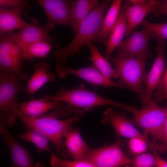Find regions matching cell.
Segmentation results:
<instances>
[{
    "label": "cell",
    "mask_w": 167,
    "mask_h": 167,
    "mask_svg": "<svg viewBox=\"0 0 167 167\" xmlns=\"http://www.w3.org/2000/svg\"><path fill=\"white\" fill-rule=\"evenodd\" d=\"M34 72L29 78L26 88L27 94L32 98L34 94L42 86L48 82H54L55 77L52 72H49L50 67L45 62L35 64L33 66Z\"/></svg>",
    "instance_id": "19"
},
{
    "label": "cell",
    "mask_w": 167,
    "mask_h": 167,
    "mask_svg": "<svg viewBox=\"0 0 167 167\" xmlns=\"http://www.w3.org/2000/svg\"><path fill=\"white\" fill-rule=\"evenodd\" d=\"M19 81L14 76L0 75V114L15 115L19 104L18 94L26 91Z\"/></svg>",
    "instance_id": "9"
},
{
    "label": "cell",
    "mask_w": 167,
    "mask_h": 167,
    "mask_svg": "<svg viewBox=\"0 0 167 167\" xmlns=\"http://www.w3.org/2000/svg\"><path fill=\"white\" fill-rule=\"evenodd\" d=\"M19 47L23 59L31 60L35 58H42L46 57L52 48H59V44L55 45L45 41H39L32 43Z\"/></svg>",
    "instance_id": "24"
},
{
    "label": "cell",
    "mask_w": 167,
    "mask_h": 167,
    "mask_svg": "<svg viewBox=\"0 0 167 167\" xmlns=\"http://www.w3.org/2000/svg\"><path fill=\"white\" fill-rule=\"evenodd\" d=\"M11 32L0 38V75L14 76L20 81L27 82L29 79L27 75L11 53Z\"/></svg>",
    "instance_id": "13"
},
{
    "label": "cell",
    "mask_w": 167,
    "mask_h": 167,
    "mask_svg": "<svg viewBox=\"0 0 167 167\" xmlns=\"http://www.w3.org/2000/svg\"><path fill=\"white\" fill-rule=\"evenodd\" d=\"M131 162L124 167H154L156 165V160L154 154L143 153L135 156Z\"/></svg>",
    "instance_id": "29"
},
{
    "label": "cell",
    "mask_w": 167,
    "mask_h": 167,
    "mask_svg": "<svg viewBox=\"0 0 167 167\" xmlns=\"http://www.w3.org/2000/svg\"><path fill=\"white\" fill-rule=\"evenodd\" d=\"M47 17L45 26L49 30L57 25L72 27L71 9L73 1L70 0H38Z\"/></svg>",
    "instance_id": "10"
},
{
    "label": "cell",
    "mask_w": 167,
    "mask_h": 167,
    "mask_svg": "<svg viewBox=\"0 0 167 167\" xmlns=\"http://www.w3.org/2000/svg\"><path fill=\"white\" fill-rule=\"evenodd\" d=\"M0 7L18 9L21 11L22 15L28 20L31 23L39 24L38 20L29 15L25 12V8L31 9V7L28 2L25 0H0Z\"/></svg>",
    "instance_id": "27"
},
{
    "label": "cell",
    "mask_w": 167,
    "mask_h": 167,
    "mask_svg": "<svg viewBox=\"0 0 167 167\" xmlns=\"http://www.w3.org/2000/svg\"><path fill=\"white\" fill-rule=\"evenodd\" d=\"M152 54L136 58L122 55L118 54L111 61L119 73V79L117 83L129 88L135 92L141 100L144 91V78L145 70L148 60Z\"/></svg>",
    "instance_id": "4"
},
{
    "label": "cell",
    "mask_w": 167,
    "mask_h": 167,
    "mask_svg": "<svg viewBox=\"0 0 167 167\" xmlns=\"http://www.w3.org/2000/svg\"><path fill=\"white\" fill-rule=\"evenodd\" d=\"M111 1L104 0L83 21L77 34L66 46L58 48L54 54L57 63L65 65L68 59L79 52L85 45L98 42L105 12Z\"/></svg>",
    "instance_id": "2"
},
{
    "label": "cell",
    "mask_w": 167,
    "mask_h": 167,
    "mask_svg": "<svg viewBox=\"0 0 167 167\" xmlns=\"http://www.w3.org/2000/svg\"><path fill=\"white\" fill-rule=\"evenodd\" d=\"M121 0H114L103 18L98 42H103L106 45L107 39L117 21L121 6Z\"/></svg>",
    "instance_id": "23"
},
{
    "label": "cell",
    "mask_w": 167,
    "mask_h": 167,
    "mask_svg": "<svg viewBox=\"0 0 167 167\" xmlns=\"http://www.w3.org/2000/svg\"><path fill=\"white\" fill-rule=\"evenodd\" d=\"M127 23L124 7L121 5L117 22L107 41L105 58L109 60L111 55L122 42L127 32Z\"/></svg>",
    "instance_id": "21"
},
{
    "label": "cell",
    "mask_w": 167,
    "mask_h": 167,
    "mask_svg": "<svg viewBox=\"0 0 167 167\" xmlns=\"http://www.w3.org/2000/svg\"><path fill=\"white\" fill-rule=\"evenodd\" d=\"M50 30L45 26L29 23L17 32H11L14 42L20 46L39 41L52 42L55 36H51Z\"/></svg>",
    "instance_id": "14"
},
{
    "label": "cell",
    "mask_w": 167,
    "mask_h": 167,
    "mask_svg": "<svg viewBox=\"0 0 167 167\" xmlns=\"http://www.w3.org/2000/svg\"><path fill=\"white\" fill-rule=\"evenodd\" d=\"M98 0H76L73 1L71 9L72 29L75 35L83 21L99 4Z\"/></svg>",
    "instance_id": "22"
},
{
    "label": "cell",
    "mask_w": 167,
    "mask_h": 167,
    "mask_svg": "<svg viewBox=\"0 0 167 167\" xmlns=\"http://www.w3.org/2000/svg\"><path fill=\"white\" fill-rule=\"evenodd\" d=\"M156 90V91L153 94L156 96V102L165 99L167 96V66Z\"/></svg>",
    "instance_id": "32"
},
{
    "label": "cell",
    "mask_w": 167,
    "mask_h": 167,
    "mask_svg": "<svg viewBox=\"0 0 167 167\" xmlns=\"http://www.w3.org/2000/svg\"><path fill=\"white\" fill-rule=\"evenodd\" d=\"M148 143L145 140L140 137L130 138L128 142L130 151L134 155L142 154L147 150Z\"/></svg>",
    "instance_id": "31"
},
{
    "label": "cell",
    "mask_w": 167,
    "mask_h": 167,
    "mask_svg": "<svg viewBox=\"0 0 167 167\" xmlns=\"http://www.w3.org/2000/svg\"><path fill=\"white\" fill-rule=\"evenodd\" d=\"M21 11L18 9L0 7V37L12 31L22 28L29 23L21 18Z\"/></svg>",
    "instance_id": "20"
},
{
    "label": "cell",
    "mask_w": 167,
    "mask_h": 167,
    "mask_svg": "<svg viewBox=\"0 0 167 167\" xmlns=\"http://www.w3.org/2000/svg\"><path fill=\"white\" fill-rule=\"evenodd\" d=\"M63 104L62 101L48 100L42 97L19 103L16 113H19L28 117L37 118Z\"/></svg>",
    "instance_id": "17"
},
{
    "label": "cell",
    "mask_w": 167,
    "mask_h": 167,
    "mask_svg": "<svg viewBox=\"0 0 167 167\" xmlns=\"http://www.w3.org/2000/svg\"><path fill=\"white\" fill-rule=\"evenodd\" d=\"M21 139L32 142L36 148L53 154L49 145V139L43 132L32 128H26L25 132L19 136Z\"/></svg>",
    "instance_id": "26"
},
{
    "label": "cell",
    "mask_w": 167,
    "mask_h": 167,
    "mask_svg": "<svg viewBox=\"0 0 167 167\" xmlns=\"http://www.w3.org/2000/svg\"><path fill=\"white\" fill-rule=\"evenodd\" d=\"M87 46L91 54V56L88 57V59L93 62L105 77L109 79L119 77L117 70L113 69L109 60L102 55L96 46L92 44H89Z\"/></svg>",
    "instance_id": "25"
},
{
    "label": "cell",
    "mask_w": 167,
    "mask_h": 167,
    "mask_svg": "<svg viewBox=\"0 0 167 167\" xmlns=\"http://www.w3.org/2000/svg\"><path fill=\"white\" fill-rule=\"evenodd\" d=\"M165 99L166 100V106L165 107L166 114L164 124L163 135L164 141V145L165 147L166 150L167 151V96H166Z\"/></svg>",
    "instance_id": "35"
},
{
    "label": "cell",
    "mask_w": 167,
    "mask_h": 167,
    "mask_svg": "<svg viewBox=\"0 0 167 167\" xmlns=\"http://www.w3.org/2000/svg\"><path fill=\"white\" fill-rule=\"evenodd\" d=\"M144 0H130L127 1L128 3L131 4L132 5L139 4L146 1Z\"/></svg>",
    "instance_id": "36"
},
{
    "label": "cell",
    "mask_w": 167,
    "mask_h": 167,
    "mask_svg": "<svg viewBox=\"0 0 167 167\" xmlns=\"http://www.w3.org/2000/svg\"><path fill=\"white\" fill-rule=\"evenodd\" d=\"M157 42L156 50L157 54L152 66L144 78V93L141 100L143 104L148 103L161 80L166 68L167 60L165 56L166 40L154 36Z\"/></svg>",
    "instance_id": "7"
},
{
    "label": "cell",
    "mask_w": 167,
    "mask_h": 167,
    "mask_svg": "<svg viewBox=\"0 0 167 167\" xmlns=\"http://www.w3.org/2000/svg\"><path fill=\"white\" fill-rule=\"evenodd\" d=\"M140 24L150 31L154 36L167 39V23H152L144 20Z\"/></svg>",
    "instance_id": "30"
},
{
    "label": "cell",
    "mask_w": 167,
    "mask_h": 167,
    "mask_svg": "<svg viewBox=\"0 0 167 167\" xmlns=\"http://www.w3.org/2000/svg\"><path fill=\"white\" fill-rule=\"evenodd\" d=\"M101 122L103 124L110 125L114 130L117 138L138 137L145 140L149 144L151 143L146 135L142 134L135 127L124 111L108 108L104 112Z\"/></svg>",
    "instance_id": "11"
},
{
    "label": "cell",
    "mask_w": 167,
    "mask_h": 167,
    "mask_svg": "<svg viewBox=\"0 0 167 167\" xmlns=\"http://www.w3.org/2000/svg\"><path fill=\"white\" fill-rule=\"evenodd\" d=\"M35 167H45V165L42 163L40 162H37L35 164ZM51 167H58L54 166H51Z\"/></svg>",
    "instance_id": "37"
},
{
    "label": "cell",
    "mask_w": 167,
    "mask_h": 167,
    "mask_svg": "<svg viewBox=\"0 0 167 167\" xmlns=\"http://www.w3.org/2000/svg\"><path fill=\"white\" fill-rule=\"evenodd\" d=\"M0 133L11 155L10 167H35L28 151L13 138L7 125L0 126Z\"/></svg>",
    "instance_id": "15"
},
{
    "label": "cell",
    "mask_w": 167,
    "mask_h": 167,
    "mask_svg": "<svg viewBox=\"0 0 167 167\" xmlns=\"http://www.w3.org/2000/svg\"><path fill=\"white\" fill-rule=\"evenodd\" d=\"M153 38V33L144 28L135 32L117 47L118 54L136 58L152 54L148 47L150 41Z\"/></svg>",
    "instance_id": "12"
},
{
    "label": "cell",
    "mask_w": 167,
    "mask_h": 167,
    "mask_svg": "<svg viewBox=\"0 0 167 167\" xmlns=\"http://www.w3.org/2000/svg\"><path fill=\"white\" fill-rule=\"evenodd\" d=\"M75 111L74 106L66 103L53 109L50 113H46L39 118L30 117L19 113L15 115L23 122L26 128L36 129L44 134L54 145L58 155L60 156L64 146L62 138L72 128V125L80 120L84 112L75 113L64 120H59L57 118L69 117Z\"/></svg>",
    "instance_id": "1"
},
{
    "label": "cell",
    "mask_w": 167,
    "mask_h": 167,
    "mask_svg": "<svg viewBox=\"0 0 167 167\" xmlns=\"http://www.w3.org/2000/svg\"><path fill=\"white\" fill-rule=\"evenodd\" d=\"M166 114L165 108L159 106L151 100L143 104L142 108L138 110L132 118H128L131 123L143 129L152 136L155 139L164 144V127Z\"/></svg>",
    "instance_id": "5"
},
{
    "label": "cell",
    "mask_w": 167,
    "mask_h": 167,
    "mask_svg": "<svg viewBox=\"0 0 167 167\" xmlns=\"http://www.w3.org/2000/svg\"><path fill=\"white\" fill-rule=\"evenodd\" d=\"M125 142L117 138L111 145H105L99 148L91 149L86 154L84 160L97 167H122L132 161L123 151L121 145Z\"/></svg>",
    "instance_id": "6"
},
{
    "label": "cell",
    "mask_w": 167,
    "mask_h": 167,
    "mask_svg": "<svg viewBox=\"0 0 167 167\" xmlns=\"http://www.w3.org/2000/svg\"><path fill=\"white\" fill-rule=\"evenodd\" d=\"M152 12L156 17L161 15L167 16V0H158Z\"/></svg>",
    "instance_id": "33"
},
{
    "label": "cell",
    "mask_w": 167,
    "mask_h": 167,
    "mask_svg": "<svg viewBox=\"0 0 167 167\" xmlns=\"http://www.w3.org/2000/svg\"><path fill=\"white\" fill-rule=\"evenodd\" d=\"M55 68L58 76L61 79L72 75L84 79L94 87H115L130 89L105 77L94 64L88 67L74 69L56 63Z\"/></svg>",
    "instance_id": "8"
},
{
    "label": "cell",
    "mask_w": 167,
    "mask_h": 167,
    "mask_svg": "<svg viewBox=\"0 0 167 167\" xmlns=\"http://www.w3.org/2000/svg\"><path fill=\"white\" fill-rule=\"evenodd\" d=\"M50 163L51 166L58 167H97L93 164L86 161H70L62 159L54 154H52Z\"/></svg>",
    "instance_id": "28"
},
{
    "label": "cell",
    "mask_w": 167,
    "mask_h": 167,
    "mask_svg": "<svg viewBox=\"0 0 167 167\" xmlns=\"http://www.w3.org/2000/svg\"><path fill=\"white\" fill-rule=\"evenodd\" d=\"M43 97L48 100L64 101L86 111H90L98 106H114L131 113H136L138 109L135 107L105 98L85 88L81 84L77 87L67 89L61 87L53 95H44Z\"/></svg>",
    "instance_id": "3"
},
{
    "label": "cell",
    "mask_w": 167,
    "mask_h": 167,
    "mask_svg": "<svg viewBox=\"0 0 167 167\" xmlns=\"http://www.w3.org/2000/svg\"><path fill=\"white\" fill-rule=\"evenodd\" d=\"M157 0H146L142 3L129 6L122 4L127 23V29L126 35H128L144 20L147 15L152 11L156 4Z\"/></svg>",
    "instance_id": "16"
},
{
    "label": "cell",
    "mask_w": 167,
    "mask_h": 167,
    "mask_svg": "<svg viewBox=\"0 0 167 167\" xmlns=\"http://www.w3.org/2000/svg\"><path fill=\"white\" fill-rule=\"evenodd\" d=\"M149 145L156 160V167H167V161L164 160L160 156L152 143Z\"/></svg>",
    "instance_id": "34"
},
{
    "label": "cell",
    "mask_w": 167,
    "mask_h": 167,
    "mask_svg": "<svg viewBox=\"0 0 167 167\" xmlns=\"http://www.w3.org/2000/svg\"><path fill=\"white\" fill-rule=\"evenodd\" d=\"M79 128L72 127L64 137V146L68 155L75 161L84 160L90 149L82 137Z\"/></svg>",
    "instance_id": "18"
}]
</instances>
